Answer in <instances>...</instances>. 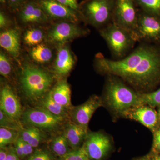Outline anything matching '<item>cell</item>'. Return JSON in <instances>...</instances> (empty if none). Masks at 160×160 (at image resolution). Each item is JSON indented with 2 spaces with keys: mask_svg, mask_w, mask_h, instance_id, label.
<instances>
[{
  "mask_svg": "<svg viewBox=\"0 0 160 160\" xmlns=\"http://www.w3.org/2000/svg\"><path fill=\"white\" fill-rule=\"evenodd\" d=\"M95 66L100 72L118 77L141 93L160 82V51L148 43H141L121 59H109L98 53Z\"/></svg>",
  "mask_w": 160,
  "mask_h": 160,
  "instance_id": "cell-1",
  "label": "cell"
},
{
  "mask_svg": "<svg viewBox=\"0 0 160 160\" xmlns=\"http://www.w3.org/2000/svg\"><path fill=\"white\" fill-rule=\"evenodd\" d=\"M140 93L129 88L118 77L108 75L105 99L107 105L117 114L124 115L129 109L142 106Z\"/></svg>",
  "mask_w": 160,
  "mask_h": 160,
  "instance_id": "cell-2",
  "label": "cell"
},
{
  "mask_svg": "<svg viewBox=\"0 0 160 160\" xmlns=\"http://www.w3.org/2000/svg\"><path fill=\"white\" fill-rule=\"evenodd\" d=\"M53 82L52 77L43 69L26 66L21 78L22 88L26 97L32 101H39L50 90Z\"/></svg>",
  "mask_w": 160,
  "mask_h": 160,
  "instance_id": "cell-3",
  "label": "cell"
},
{
  "mask_svg": "<svg viewBox=\"0 0 160 160\" xmlns=\"http://www.w3.org/2000/svg\"><path fill=\"white\" fill-rule=\"evenodd\" d=\"M115 2V0H84L79 5L80 18L102 29L112 22Z\"/></svg>",
  "mask_w": 160,
  "mask_h": 160,
  "instance_id": "cell-4",
  "label": "cell"
},
{
  "mask_svg": "<svg viewBox=\"0 0 160 160\" xmlns=\"http://www.w3.org/2000/svg\"><path fill=\"white\" fill-rule=\"evenodd\" d=\"M99 32L116 60L127 56L137 42L131 32L112 22L100 29Z\"/></svg>",
  "mask_w": 160,
  "mask_h": 160,
  "instance_id": "cell-5",
  "label": "cell"
},
{
  "mask_svg": "<svg viewBox=\"0 0 160 160\" xmlns=\"http://www.w3.org/2000/svg\"><path fill=\"white\" fill-rule=\"evenodd\" d=\"M22 122L42 130L53 132L59 129L66 118L52 114L41 106L27 108L23 112Z\"/></svg>",
  "mask_w": 160,
  "mask_h": 160,
  "instance_id": "cell-6",
  "label": "cell"
},
{
  "mask_svg": "<svg viewBox=\"0 0 160 160\" xmlns=\"http://www.w3.org/2000/svg\"><path fill=\"white\" fill-rule=\"evenodd\" d=\"M133 36L137 42L148 43L160 39V19L138 9L136 27Z\"/></svg>",
  "mask_w": 160,
  "mask_h": 160,
  "instance_id": "cell-7",
  "label": "cell"
},
{
  "mask_svg": "<svg viewBox=\"0 0 160 160\" xmlns=\"http://www.w3.org/2000/svg\"><path fill=\"white\" fill-rule=\"evenodd\" d=\"M137 6L134 0H115L112 22L133 34L137 22Z\"/></svg>",
  "mask_w": 160,
  "mask_h": 160,
  "instance_id": "cell-8",
  "label": "cell"
},
{
  "mask_svg": "<svg viewBox=\"0 0 160 160\" xmlns=\"http://www.w3.org/2000/svg\"><path fill=\"white\" fill-rule=\"evenodd\" d=\"M83 145L90 160H103L112 148L109 137L101 132H89Z\"/></svg>",
  "mask_w": 160,
  "mask_h": 160,
  "instance_id": "cell-9",
  "label": "cell"
},
{
  "mask_svg": "<svg viewBox=\"0 0 160 160\" xmlns=\"http://www.w3.org/2000/svg\"><path fill=\"white\" fill-rule=\"evenodd\" d=\"M88 31L71 22H63L54 25L48 32V39L51 42L58 45L83 36Z\"/></svg>",
  "mask_w": 160,
  "mask_h": 160,
  "instance_id": "cell-10",
  "label": "cell"
},
{
  "mask_svg": "<svg viewBox=\"0 0 160 160\" xmlns=\"http://www.w3.org/2000/svg\"><path fill=\"white\" fill-rule=\"evenodd\" d=\"M102 106L101 98L98 96H92L83 104L72 106L69 111L70 121L78 125L88 126L92 115Z\"/></svg>",
  "mask_w": 160,
  "mask_h": 160,
  "instance_id": "cell-11",
  "label": "cell"
},
{
  "mask_svg": "<svg viewBox=\"0 0 160 160\" xmlns=\"http://www.w3.org/2000/svg\"><path fill=\"white\" fill-rule=\"evenodd\" d=\"M39 4L48 17L76 23L79 19V13L64 6L56 0H40Z\"/></svg>",
  "mask_w": 160,
  "mask_h": 160,
  "instance_id": "cell-12",
  "label": "cell"
},
{
  "mask_svg": "<svg viewBox=\"0 0 160 160\" xmlns=\"http://www.w3.org/2000/svg\"><path fill=\"white\" fill-rule=\"evenodd\" d=\"M0 110L16 120H20L22 115L23 112L19 99L11 86L7 84L1 88Z\"/></svg>",
  "mask_w": 160,
  "mask_h": 160,
  "instance_id": "cell-13",
  "label": "cell"
},
{
  "mask_svg": "<svg viewBox=\"0 0 160 160\" xmlns=\"http://www.w3.org/2000/svg\"><path fill=\"white\" fill-rule=\"evenodd\" d=\"M63 133L72 150L82 147L89 133L88 126H82L72 121L64 126Z\"/></svg>",
  "mask_w": 160,
  "mask_h": 160,
  "instance_id": "cell-14",
  "label": "cell"
},
{
  "mask_svg": "<svg viewBox=\"0 0 160 160\" xmlns=\"http://www.w3.org/2000/svg\"><path fill=\"white\" fill-rule=\"evenodd\" d=\"M138 121L149 129H153L157 124L158 114L150 106L145 105L129 109L124 114Z\"/></svg>",
  "mask_w": 160,
  "mask_h": 160,
  "instance_id": "cell-15",
  "label": "cell"
},
{
  "mask_svg": "<svg viewBox=\"0 0 160 160\" xmlns=\"http://www.w3.org/2000/svg\"><path fill=\"white\" fill-rule=\"evenodd\" d=\"M19 18L24 23H42L48 20V17L38 3L29 2L21 7Z\"/></svg>",
  "mask_w": 160,
  "mask_h": 160,
  "instance_id": "cell-16",
  "label": "cell"
},
{
  "mask_svg": "<svg viewBox=\"0 0 160 160\" xmlns=\"http://www.w3.org/2000/svg\"><path fill=\"white\" fill-rule=\"evenodd\" d=\"M0 46L13 57H18L20 52V33L17 29H7L0 34Z\"/></svg>",
  "mask_w": 160,
  "mask_h": 160,
  "instance_id": "cell-17",
  "label": "cell"
},
{
  "mask_svg": "<svg viewBox=\"0 0 160 160\" xmlns=\"http://www.w3.org/2000/svg\"><path fill=\"white\" fill-rule=\"evenodd\" d=\"M74 64V58L69 48L62 47L58 51L54 62V71L58 75H66L71 71Z\"/></svg>",
  "mask_w": 160,
  "mask_h": 160,
  "instance_id": "cell-18",
  "label": "cell"
},
{
  "mask_svg": "<svg viewBox=\"0 0 160 160\" xmlns=\"http://www.w3.org/2000/svg\"><path fill=\"white\" fill-rule=\"evenodd\" d=\"M52 98L56 102L66 109H71V90L66 80L60 81L49 91Z\"/></svg>",
  "mask_w": 160,
  "mask_h": 160,
  "instance_id": "cell-19",
  "label": "cell"
},
{
  "mask_svg": "<svg viewBox=\"0 0 160 160\" xmlns=\"http://www.w3.org/2000/svg\"><path fill=\"white\" fill-rule=\"evenodd\" d=\"M39 105L55 115L65 118H69L70 110L56 102L52 98L49 92L39 101Z\"/></svg>",
  "mask_w": 160,
  "mask_h": 160,
  "instance_id": "cell-20",
  "label": "cell"
},
{
  "mask_svg": "<svg viewBox=\"0 0 160 160\" xmlns=\"http://www.w3.org/2000/svg\"><path fill=\"white\" fill-rule=\"evenodd\" d=\"M20 137L22 139L29 143L33 148L39 146L44 138L42 130L33 126H28L20 132Z\"/></svg>",
  "mask_w": 160,
  "mask_h": 160,
  "instance_id": "cell-21",
  "label": "cell"
},
{
  "mask_svg": "<svg viewBox=\"0 0 160 160\" xmlns=\"http://www.w3.org/2000/svg\"><path fill=\"white\" fill-rule=\"evenodd\" d=\"M50 149L54 154L61 158L65 156L72 150L63 132L52 138L50 142Z\"/></svg>",
  "mask_w": 160,
  "mask_h": 160,
  "instance_id": "cell-22",
  "label": "cell"
},
{
  "mask_svg": "<svg viewBox=\"0 0 160 160\" xmlns=\"http://www.w3.org/2000/svg\"><path fill=\"white\" fill-rule=\"evenodd\" d=\"M30 54L32 59L41 64L49 62L52 57L51 49L42 44H38L33 47Z\"/></svg>",
  "mask_w": 160,
  "mask_h": 160,
  "instance_id": "cell-23",
  "label": "cell"
},
{
  "mask_svg": "<svg viewBox=\"0 0 160 160\" xmlns=\"http://www.w3.org/2000/svg\"><path fill=\"white\" fill-rule=\"evenodd\" d=\"M143 11L160 19V0H134Z\"/></svg>",
  "mask_w": 160,
  "mask_h": 160,
  "instance_id": "cell-24",
  "label": "cell"
},
{
  "mask_svg": "<svg viewBox=\"0 0 160 160\" xmlns=\"http://www.w3.org/2000/svg\"><path fill=\"white\" fill-rule=\"evenodd\" d=\"M20 137V131L15 129L0 128V147H6L14 143Z\"/></svg>",
  "mask_w": 160,
  "mask_h": 160,
  "instance_id": "cell-25",
  "label": "cell"
},
{
  "mask_svg": "<svg viewBox=\"0 0 160 160\" xmlns=\"http://www.w3.org/2000/svg\"><path fill=\"white\" fill-rule=\"evenodd\" d=\"M44 34L41 29L32 28L28 29L24 34V42L29 46H36L42 42Z\"/></svg>",
  "mask_w": 160,
  "mask_h": 160,
  "instance_id": "cell-26",
  "label": "cell"
},
{
  "mask_svg": "<svg viewBox=\"0 0 160 160\" xmlns=\"http://www.w3.org/2000/svg\"><path fill=\"white\" fill-rule=\"evenodd\" d=\"M141 105H148L150 107L160 105V88L151 92L140 93Z\"/></svg>",
  "mask_w": 160,
  "mask_h": 160,
  "instance_id": "cell-27",
  "label": "cell"
},
{
  "mask_svg": "<svg viewBox=\"0 0 160 160\" xmlns=\"http://www.w3.org/2000/svg\"><path fill=\"white\" fill-rule=\"evenodd\" d=\"M0 126L8 129L21 131L24 128L20 120L12 118L0 110Z\"/></svg>",
  "mask_w": 160,
  "mask_h": 160,
  "instance_id": "cell-28",
  "label": "cell"
},
{
  "mask_svg": "<svg viewBox=\"0 0 160 160\" xmlns=\"http://www.w3.org/2000/svg\"><path fill=\"white\" fill-rule=\"evenodd\" d=\"M61 160H90L84 145L77 149L72 150Z\"/></svg>",
  "mask_w": 160,
  "mask_h": 160,
  "instance_id": "cell-29",
  "label": "cell"
},
{
  "mask_svg": "<svg viewBox=\"0 0 160 160\" xmlns=\"http://www.w3.org/2000/svg\"><path fill=\"white\" fill-rule=\"evenodd\" d=\"M27 160H55L51 152L46 149H35Z\"/></svg>",
  "mask_w": 160,
  "mask_h": 160,
  "instance_id": "cell-30",
  "label": "cell"
},
{
  "mask_svg": "<svg viewBox=\"0 0 160 160\" xmlns=\"http://www.w3.org/2000/svg\"><path fill=\"white\" fill-rule=\"evenodd\" d=\"M12 66L10 61L6 55L1 52L0 53V74L5 78H8L11 74Z\"/></svg>",
  "mask_w": 160,
  "mask_h": 160,
  "instance_id": "cell-31",
  "label": "cell"
},
{
  "mask_svg": "<svg viewBox=\"0 0 160 160\" xmlns=\"http://www.w3.org/2000/svg\"><path fill=\"white\" fill-rule=\"evenodd\" d=\"M14 144L15 150L18 156L20 158V159L24 158V150L25 142L22 139V138L19 137Z\"/></svg>",
  "mask_w": 160,
  "mask_h": 160,
  "instance_id": "cell-32",
  "label": "cell"
},
{
  "mask_svg": "<svg viewBox=\"0 0 160 160\" xmlns=\"http://www.w3.org/2000/svg\"><path fill=\"white\" fill-rule=\"evenodd\" d=\"M56 1L64 6L71 8L78 12L79 11V5L78 2V0H56Z\"/></svg>",
  "mask_w": 160,
  "mask_h": 160,
  "instance_id": "cell-33",
  "label": "cell"
},
{
  "mask_svg": "<svg viewBox=\"0 0 160 160\" xmlns=\"http://www.w3.org/2000/svg\"><path fill=\"white\" fill-rule=\"evenodd\" d=\"M9 7L13 10L20 9L25 3V0H8Z\"/></svg>",
  "mask_w": 160,
  "mask_h": 160,
  "instance_id": "cell-34",
  "label": "cell"
},
{
  "mask_svg": "<svg viewBox=\"0 0 160 160\" xmlns=\"http://www.w3.org/2000/svg\"><path fill=\"white\" fill-rule=\"evenodd\" d=\"M153 146L155 149L160 151V129L155 132Z\"/></svg>",
  "mask_w": 160,
  "mask_h": 160,
  "instance_id": "cell-35",
  "label": "cell"
},
{
  "mask_svg": "<svg viewBox=\"0 0 160 160\" xmlns=\"http://www.w3.org/2000/svg\"><path fill=\"white\" fill-rule=\"evenodd\" d=\"M6 160H20V158L16 152L14 147L9 148L8 155Z\"/></svg>",
  "mask_w": 160,
  "mask_h": 160,
  "instance_id": "cell-36",
  "label": "cell"
},
{
  "mask_svg": "<svg viewBox=\"0 0 160 160\" xmlns=\"http://www.w3.org/2000/svg\"><path fill=\"white\" fill-rule=\"evenodd\" d=\"M8 19L6 14L3 12H0V28L1 29L6 27L8 24Z\"/></svg>",
  "mask_w": 160,
  "mask_h": 160,
  "instance_id": "cell-37",
  "label": "cell"
},
{
  "mask_svg": "<svg viewBox=\"0 0 160 160\" xmlns=\"http://www.w3.org/2000/svg\"><path fill=\"white\" fill-rule=\"evenodd\" d=\"M9 148L2 147L0 149V160H6L8 155Z\"/></svg>",
  "mask_w": 160,
  "mask_h": 160,
  "instance_id": "cell-38",
  "label": "cell"
},
{
  "mask_svg": "<svg viewBox=\"0 0 160 160\" xmlns=\"http://www.w3.org/2000/svg\"><path fill=\"white\" fill-rule=\"evenodd\" d=\"M150 160H160V155L154 156Z\"/></svg>",
  "mask_w": 160,
  "mask_h": 160,
  "instance_id": "cell-39",
  "label": "cell"
},
{
  "mask_svg": "<svg viewBox=\"0 0 160 160\" xmlns=\"http://www.w3.org/2000/svg\"><path fill=\"white\" fill-rule=\"evenodd\" d=\"M158 116L160 119V105L158 106Z\"/></svg>",
  "mask_w": 160,
  "mask_h": 160,
  "instance_id": "cell-40",
  "label": "cell"
},
{
  "mask_svg": "<svg viewBox=\"0 0 160 160\" xmlns=\"http://www.w3.org/2000/svg\"><path fill=\"white\" fill-rule=\"evenodd\" d=\"M7 1H8V0H0V2L2 4H5Z\"/></svg>",
  "mask_w": 160,
  "mask_h": 160,
  "instance_id": "cell-41",
  "label": "cell"
},
{
  "mask_svg": "<svg viewBox=\"0 0 160 160\" xmlns=\"http://www.w3.org/2000/svg\"><path fill=\"white\" fill-rule=\"evenodd\" d=\"M135 160H146L145 158H139L138 159Z\"/></svg>",
  "mask_w": 160,
  "mask_h": 160,
  "instance_id": "cell-42",
  "label": "cell"
}]
</instances>
